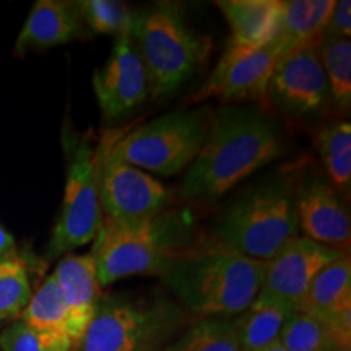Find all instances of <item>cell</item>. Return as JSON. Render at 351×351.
Here are the masks:
<instances>
[{
  "instance_id": "6da1fadb",
  "label": "cell",
  "mask_w": 351,
  "mask_h": 351,
  "mask_svg": "<svg viewBox=\"0 0 351 351\" xmlns=\"http://www.w3.org/2000/svg\"><path fill=\"white\" fill-rule=\"evenodd\" d=\"M278 125L254 106H225L182 182L186 199H218L283 153Z\"/></svg>"
},
{
  "instance_id": "7a4b0ae2",
  "label": "cell",
  "mask_w": 351,
  "mask_h": 351,
  "mask_svg": "<svg viewBox=\"0 0 351 351\" xmlns=\"http://www.w3.org/2000/svg\"><path fill=\"white\" fill-rule=\"evenodd\" d=\"M265 262L218 243L184 247L161 271L163 283L189 314L228 319L243 314L262 289Z\"/></svg>"
},
{
  "instance_id": "3957f363",
  "label": "cell",
  "mask_w": 351,
  "mask_h": 351,
  "mask_svg": "<svg viewBox=\"0 0 351 351\" xmlns=\"http://www.w3.org/2000/svg\"><path fill=\"white\" fill-rule=\"evenodd\" d=\"M129 36L156 99L168 98L191 82L212 51V39L197 33L174 2L134 10Z\"/></svg>"
},
{
  "instance_id": "277c9868",
  "label": "cell",
  "mask_w": 351,
  "mask_h": 351,
  "mask_svg": "<svg viewBox=\"0 0 351 351\" xmlns=\"http://www.w3.org/2000/svg\"><path fill=\"white\" fill-rule=\"evenodd\" d=\"M191 225L186 215L158 213L155 217L114 221L104 218L91 256L101 287L134 275H158L171 257L187 247Z\"/></svg>"
},
{
  "instance_id": "5b68a950",
  "label": "cell",
  "mask_w": 351,
  "mask_h": 351,
  "mask_svg": "<svg viewBox=\"0 0 351 351\" xmlns=\"http://www.w3.org/2000/svg\"><path fill=\"white\" fill-rule=\"evenodd\" d=\"M189 315L163 295L99 296L73 351H165L186 330Z\"/></svg>"
},
{
  "instance_id": "8992f818",
  "label": "cell",
  "mask_w": 351,
  "mask_h": 351,
  "mask_svg": "<svg viewBox=\"0 0 351 351\" xmlns=\"http://www.w3.org/2000/svg\"><path fill=\"white\" fill-rule=\"evenodd\" d=\"M219 243L258 262H269L300 236L296 195L269 182L232 202L217 223Z\"/></svg>"
},
{
  "instance_id": "52a82bcc",
  "label": "cell",
  "mask_w": 351,
  "mask_h": 351,
  "mask_svg": "<svg viewBox=\"0 0 351 351\" xmlns=\"http://www.w3.org/2000/svg\"><path fill=\"white\" fill-rule=\"evenodd\" d=\"M210 129L205 109H179L130 132H122L114 152L122 161L158 176H176L194 163Z\"/></svg>"
},
{
  "instance_id": "ba28073f",
  "label": "cell",
  "mask_w": 351,
  "mask_h": 351,
  "mask_svg": "<svg viewBox=\"0 0 351 351\" xmlns=\"http://www.w3.org/2000/svg\"><path fill=\"white\" fill-rule=\"evenodd\" d=\"M64 148L67 155V178L62 207L46 249L49 261L69 256L95 241L104 221L96 187V150L90 137L70 129L64 134Z\"/></svg>"
},
{
  "instance_id": "9c48e42d",
  "label": "cell",
  "mask_w": 351,
  "mask_h": 351,
  "mask_svg": "<svg viewBox=\"0 0 351 351\" xmlns=\"http://www.w3.org/2000/svg\"><path fill=\"white\" fill-rule=\"evenodd\" d=\"M121 134V130L106 132L95 152L101 210L106 218L114 221L155 217L169 204V191L153 176L134 168L117 156L114 143Z\"/></svg>"
},
{
  "instance_id": "30bf717a",
  "label": "cell",
  "mask_w": 351,
  "mask_h": 351,
  "mask_svg": "<svg viewBox=\"0 0 351 351\" xmlns=\"http://www.w3.org/2000/svg\"><path fill=\"white\" fill-rule=\"evenodd\" d=\"M267 98L295 119H315L330 106V91L317 47L302 46L283 52L271 72Z\"/></svg>"
},
{
  "instance_id": "8fae6325",
  "label": "cell",
  "mask_w": 351,
  "mask_h": 351,
  "mask_svg": "<svg viewBox=\"0 0 351 351\" xmlns=\"http://www.w3.org/2000/svg\"><path fill=\"white\" fill-rule=\"evenodd\" d=\"M280 56L282 46L278 41L265 47H247L230 39L217 67L192 96V103L210 98L228 103L262 101L267 96L271 72Z\"/></svg>"
},
{
  "instance_id": "7c38bea8",
  "label": "cell",
  "mask_w": 351,
  "mask_h": 351,
  "mask_svg": "<svg viewBox=\"0 0 351 351\" xmlns=\"http://www.w3.org/2000/svg\"><path fill=\"white\" fill-rule=\"evenodd\" d=\"M93 90L104 121L117 122L142 106L150 96L147 70L129 32L116 36L112 52L93 75Z\"/></svg>"
},
{
  "instance_id": "4fadbf2b",
  "label": "cell",
  "mask_w": 351,
  "mask_h": 351,
  "mask_svg": "<svg viewBox=\"0 0 351 351\" xmlns=\"http://www.w3.org/2000/svg\"><path fill=\"white\" fill-rule=\"evenodd\" d=\"M343 254L348 252L319 244L306 236H298L274 258L265 262L261 293L298 309L315 275Z\"/></svg>"
},
{
  "instance_id": "5bb4252c",
  "label": "cell",
  "mask_w": 351,
  "mask_h": 351,
  "mask_svg": "<svg viewBox=\"0 0 351 351\" xmlns=\"http://www.w3.org/2000/svg\"><path fill=\"white\" fill-rule=\"evenodd\" d=\"M300 230L306 238L348 252L351 221L341 195L322 178H313L302 184L296 195Z\"/></svg>"
},
{
  "instance_id": "9a60e30c",
  "label": "cell",
  "mask_w": 351,
  "mask_h": 351,
  "mask_svg": "<svg viewBox=\"0 0 351 351\" xmlns=\"http://www.w3.org/2000/svg\"><path fill=\"white\" fill-rule=\"evenodd\" d=\"M88 29L83 23L75 2L65 0H38L29 12L15 41V54L51 47L85 39Z\"/></svg>"
},
{
  "instance_id": "2e32d148",
  "label": "cell",
  "mask_w": 351,
  "mask_h": 351,
  "mask_svg": "<svg viewBox=\"0 0 351 351\" xmlns=\"http://www.w3.org/2000/svg\"><path fill=\"white\" fill-rule=\"evenodd\" d=\"M52 275L59 285L64 302L67 306L70 339L75 350L93 319L96 304L101 296L95 258L91 254H86V256L69 254L60 258Z\"/></svg>"
},
{
  "instance_id": "e0dca14e",
  "label": "cell",
  "mask_w": 351,
  "mask_h": 351,
  "mask_svg": "<svg viewBox=\"0 0 351 351\" xmlns=\"http://www.w3.org/2000/svg\"><path fill=\"white\" fill-rule=\"evenodd\" d=\"M231 28V41L247 47H265L278 41L282 0H218Z\"/></svg>"
},
{
  "instance_id": "ac0fdd59",
  "label": "cell",
  "mask_w": 351,
  "mask_h": 351,
  "mask_svg": "<svg viewBox=\"0 0 351 351\" xmlns=\"http://www.w3.org/2000/svg\"><path fill=\"white\" fill-rule=\"evenodd\" d=\"M298 311L332 320H351L350 254H343L315 275Z\"/></svg>"
},
{
  "instance_id": "d6986e66",
  "label": "cell",
  "mask_w": 351,
  "mask_h": 351,
  "mask_svg": "<svg viewBox=\"0 0 351 351\" xmlns=\"http://www.w3.org/2000/svg\"><path fill=\"white\" fill-rule=\"evenodd\" d=\"M278 341L288 351H330L351 346V320H332L295 311L280 332Z\"/></svg>"
},
{
  "instance_id": "ffe728a7",
  "label": "cell",
  "mask_w": 351,
  "mask_h": 351,
  "mask_svg": "<svg viewBox=\"0 0 351 351\" xmlns=\"http://www.w3.org/2000/svg\"><path fill=\"white\" fill-rule=\"evenodd\" d=\"M278 43L282 54L296 47H317L326 32L335 0H282Z\"/></svg>"
},
{
  "instance_id": "44dd1931",
  "label": "cell",
  "mask_w": 351,
  "mask_h": 351,
  "mask_svg": "<svg viewBox=\"0 0 351 351\" xmlns=\"http://www.w3.org/2000/svg\"><path fill=\"white\" fill-rule=\"evenodd\" d=\"M295 311L287 302L258 293L252 304L232 320L241 351H258L278 340L285 322Z\"/></svg>"
},
{
  "instance_id": "7402d4cb",
  "label": "cell",
  "mask_w": 351,
  "mask_h": 351,
  "mask_svg": "<svg viewBox=\"0 0 351 351\" xmlns=\"http://www.w3.org/2000/svg\"><path fill=\"white\" fill-rule=\"evenodd\" d=\"M20 319L39 333L73 346L70 339L69 311L54 275L44 280Z\"/></svg>"
},
{
  "instance_id": "603a6c76",
  "label": "cell",
  "mask_w": 351,
  "mask_h": 351,
  "mask_svg": "<svg viewBox=\"0 0 351 351\" xmlns=\"http://www.w3.org/2000/svg\"><path fill=\"white\" fill-rule=\"evenodd\" d=\"M317 150L322 163L340 195L351 189V125L348 121L332 122L317 135Z\"/></svg>"
},
{
  "instance_id": "cb8c5ba5",
  "label": "cell",
  "mask_w": 351,
  "mask_h": 351,
  "mask_svg": "<svg viewBox=\"0 0 351 351\" xmlns=\"http://www.w3.org/2000/svg\"><path fill=\"white\" fill-rule=\"evenodd\" d=\"M317 54L326 72L330 104L341 112L351 108V43L341 38H322Z\"/></svg>"
},
{
  "instance_id": "d4e9b609",
  "label": "cell",
  "mask_w": 351,
  "mask_h": 351,
  "mask_svg": "<svg viewBox=\"0 0 351 351\" xmlns=\"http://www.w3.org/2000/svg\"><path fill=\"white\" fill-rule=\"evenodd\" d=\"M165 351H241V348L234 322L213 317L191 324Z\"/></svg>"
},
{
  "instance_id": "484cf974",
  "label": "cell",
  "mask_w": 351,
  "mask_h": 351,
  "mask_svg": "<svg viewBox=\"0 0 351 351\" xmlns=\"http://www.w3.org/2000/svg\"><path fill=\"white\" fill-rule=\"evenodd\" d=\"M28 265L19 254L0 258V322L16 320L32 301Z\"/></svg>"
},
{
  "instance_id": "4316f807",
  "label": "cell",
  "mask_w": 351,
  "mask_h": 351,
  "mask_svg": "<svg viewBox=\"0 0 351 351\" xmlns=\"http://www.w3.org/2000/svg\"><path fill=\"white\" fill-rule=\"evenodd\" d=\"M88 33L119 34L129 32L134 10L116 0H80L75 2Z\"/></svg>"
},
{
  "instance_id": "83f0119b",
  "label": "cell",
  "mask_w": 351,
  "mask_h": 351,
  "mask_svg": "<svg viewBox=\"0 0 351 351\" xmlns=\"http://www.w3.org/2000/svg\"><path fill=\"white\" fill-rule=\"evenodd\" d=\"M2 351H72L73 346L39 333L21 319L13 320L0 333Z\"/></svg>"
},
{
  "instance_id": "f1b7e54d",
  "label": "cell",
  "mask_w": 351,
  "mask_h": 351,
  "mask_svg": "<svg viewBox=\"0 0 351 351\" xmlns=\"http://www.w3.org/2000/svg\"><path fill=\"white\" fill-rule=\"evenodd\" d=\"M351 36V2L340 0L335 2L330 19L327 21L326 32L322 38H341L350 39Z\"/></svg>"
},
{
  "instance_id": "f546056e",
  "label": "cell",
  "mask_w": 351,
  "mask_h": 351,
  "mask_svg": "<svg viewBox=\"0 0 351 351\" xmlns=\"http://www.w3.org/2000/svg\"><path fill=\"white\" fill-rule=\"evenodd\" d=\"M13 252H16L15 238L7 231V228L0 225V258L10 256Z\"/></svg>"
},
{
  "instance_id": "4dcf8cb0",
  "label": "cell",
  "mask_w": 351,
  "mask_h": 351,
  "mask_svg": "<svg viewBox=\"0 0 351 351\" xmlns=\"http://www.w3.org/2000/svg\"><path fill=\"white\" fill-rule=\"evenodd\" d=\"M258 351H288V350L285 348V346L280 343L278 340H276V341H274V343H270L269 346H265V348H262V350H258Z\"/></svg>"
},
{
  "instance_id": "1f68e13d",
  "label": "cell",
  "mask_w": 351,
  "mask_h": 351,
  "mask_svg": "<svg viewBox=\"0 0 351 351\" xmlns=\"http://www.w3.org/2000/svg\"><path fill=\"white\" fill-rule=\"evenodd\" d=\"M330 351H351V346H335V348Z\"/></svg>"
},
{
  "instance_id": "d6a6232c",
  "label": "cell",
  "mask_w": 351,
  "mask_h": 351,
  "mask_svg": "<svg viewBox=\"0 0 351 351\" xmlns=\"http://www.w3.org/2000/svg\"><path fill=\"white\" fill-rule=\"evenodd\" d=\"M72 351H73V350H72Z\"/></svg>"
}]
</instances>
